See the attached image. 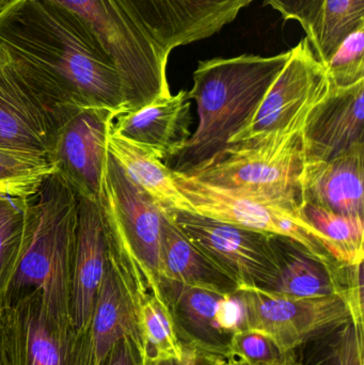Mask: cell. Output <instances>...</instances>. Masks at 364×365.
Instances as JSON below:
<instances>
[{
    "label": "cell",
    "instance_id": "16",
    "mask_svg": "<svg viewBox=\"0 0 364 365\" xmlns=\"http://www.w3.org/2000/svg\"><path fill=\"white\" fill-rule=\"evenodd\" d=\"M364 81L331 87L303 128L306 162H327L364 143Z\"/></svg>",
    "mask_w": 364,
    "mask_h": 365
},
{
    "label": "cell",
    "instance_id": "39",
    "mask_svg": "<svg viewBox=\"0 0 364 365\" xmlns=\"http://www.w3.org/2000/svg\"><path fill=\"white\" fill-rule=\"evenodd\" d=\"M14 1V0H0V11L4 10L6 6H8L11 2Z\"/></svg>",
    "mask_w": 364,
    "mask_h": 365
},
{
    "label": "cell",
    "instance_id": "2",
    "mask_svg": "<svg viewBox=\"0 0 364 365\" xmlns=\"http://www.w3.org/2000/svg\"><path fill=\"white\" fill-rule=\"evenodd\" d=\"M291 53L290 49L271 57L241 55L199 62L188 91L197 103L198 128L165 165L189 175L222 153L249 125Z\"/></svg>",
    "mask_w": 364,
    "mask_h": 365
},
{
    "label": "cell",
    "instance_id": "34",
    "mask_svg": "<svg viewBox=\"0 0 364 365\" xmlns=\"http://www.w3.org/2000/svg\"><path fill=\"white\" fill-rule=\"evenodd\" d=\"M363 327L350 322L342 332L341 364L363 365Z\"/></svg>",
    "mask_w": 364,
    "mask_h": 365
},
{
    "label": "cell",
    "instance_id": "33",
    "mask_svg": "<svg viewBox=\"0 0 364 365\" xmlns=\"http://www.w3.org/2000/svg\"><path fill=\"white\" fill-rule=\"evenodd\" d=\"M98 365H147L140 345L132 336L119 339Z\"/></svg>",
    "mask_w": 364,
    "mask_h": 365
},
{
    "label": "cell",
    "instance_id": "3",
    "mask_svg": "<svg viewBox=\"0 0 364 365\" xmlns=\"http://www.w3.org/2000/svg\"><path fill=\"white\" fill-rule=\"evenodd\" d=\"M23 248L0 308L28 294L40 293L49 317L66 329L71 319V264L77 216V193L51 171L26 195Z\"/></svg>",
    "mask_w": 364,
    "mask_h": 365
},
{
    "label": "cell",
    "instance_id": "13",
    "mask_svg": "<svg viewBox=\"0 0 364 365\" xmlns=\"http://www.w3.org/2000/svg\"><path fill=\"white\" fill-rule=\"evenodd\" d=\"M141 31L167 55L232 23L252 0H119Z\"/></svg>",
    "mask_w": 364,
    "mask_h": 365
},
{
    "label": "cell",
    "instance_id": "18",
    "mask_svg": "<svg viewBox=\"0 0 364 365\" xmlns=\"http://www.w3.org/2000/svg\"><path fill=\"white\" fill-rule=\"evenodd\" d=\"M188 91L158 98L136 110L121 113L111 133L168 162L192 136V103Z\"/></svg>",
    "mask_w": 364,
    "mask_h": 365
},
{
    "label": "cell",
    "instance_id": "6",
    "mask_svg": "<svg viewBox=\"0 0 364 365\" xmlns=\"http://www.w3.org/2000/svg\"><path fill=\"white\" fill-rule=\"evenodd\" d=\"M177 187L197 214L296 240L320 259L333 261L324 240L301 215V204L266 193L226 188L175 173ZM336 261V259H335Z\"/></svg>",
    "mask_w": 364,
    "mask_h": 365
},
{
    "label": "cell",
    "instance_id": "7",
    "mask_svg": "<svg viewBox=\"0 0 364 365\" xmlns=\"http://www.w3.org/2000/svg\"><path fill=\"white\" fill-rule=\"evenodd\" d=\"M100 205L111 244L158 293L164 215L109 153Z\"/></svg>",
    "mask_w": 364,
    "mask_h": 365
},
{
    "label": "cell",
    "instance_id": "17",
    "mask_svg": "<svg viewBox=\"0 0 364 365\" xmlns=\"http://www.w3.org/2000/svg\"><path fill=\"white\" fill-rule=\"evenodd\" d=\"M157 291L168 308L183 349L217 357H231L233 334L218 323L224 296L217 292L160 278Z\"/></svg>",
    "mask_w": 364,
    "mask_h": 365
},
{
    "label": "cell",
    "instance_id": "21",
    "mask_svg": "<svg viewBox=\"0 0 364 365\" xmlns=\"http://www.w3.org/2000/svg\"><path fill=\"white\" fill-rule=\"evenodd\" d=\"M49 138L44 107L10 63L0 66V149L47 158Z\"/></svg>",
    "mask_w": 364,
    "mask_h": 365
},
{
    "label": "cell",
    "instance_id": "19",
    "mask_svg": "<svg viewBox=\"0 0 364 365\" xmlns=\"http://www.w3.org/2000/svg\"><path fill=\"white\" fill-rule=\"evenodd\" d=\"M364 143L327 162H306L301 203L338 214L363 217Z\"/></svg>",
    "mask_w": 364,
    "mask_h": 365
},
{
    "label": "cell",
    "instance_id": "14",
    "mask_svg": "<svg viewBox=\"0 0 364 365\" xmlns=\"http://www.w3.org/2000/svg\"><path fill=\"white\" fill-rule=\"evenodd\" d=\"M6 365H76L77 334L49 317L40 293L0 308Z\"/></svg>",
    "mask_w": 364,
    "mask_h": 365
},
{
    "label": "cell",
    "instance_id": "29",
    "mask_svg": "<svg viewBox=\"0 0 364 365\" xmlns=\"http://www.w3.org/2000/svg\"><path fill=\"white\" fill-rule=\"evenodd\" d=\"M324 66L331 87H350L364 81V25L341 43Z\"/></svg>",
    "mask_w": 364,
    "mask_h": 365
},
{
    "label": "cell",
    "instance_id": "5",
    "mask_svg": "<svg viewBox=\"0 0 364 365\" xmlns=\"http://www.w3.org/2000/svg\"><path fill=\"white\" fill-rule=\"evenodd\" d=\"M303 125L231 143L212 162L186 175L215 186L266 193L301 204Z\"/></svg>",
    "mask_w": 364,
    "mask_h": 365
},
{
    "label": "cell",
    "instance_id": "12",
    "mask_svg": "<svg viewBox=\"0 0 364 365\" xmlns=\"http://www.w3.org/2000/svg\"><path fill=\"white\" fill-rule=\"evenodd\" d=\"M291 51L254 119L229 145L305 123L312 108L328 93L326 68L316 59L309 40L303 38Z\"/></svg>",
    "mask_w": 364,
    "mask_h": 365
},
{
    "label": "cell",
    "instance_id": "20",
    "mask_svg": "<svg viewBox=\"0 0 364 365\" xmlns=\"http://www.w3.org/2000/svg\"><path fill=\"white\" fill-rule=\"evenodd\" d=\"M273 245L279 272L267 292L295 298L340 296L345 299L350 265L320 259L286 236L274 234Z\"/></svg>",
    "mask_w": 364,
    "mask_h": 365
},
{
    "label": "cell",
    "instance_id": "31",
    "mask_svg": "<svg viewBox=\"0 0 364 365\" xmlns=\"http://www.w3.org/2000/svg\"><path fill=\"white\" fill-rule=\"evenodd\" d=\"M345 325L333 328L288 351V365H342V332Z\"/></svg>",
    "mask_w": 364,
    "mask_h": 365
},
{
    "label": "cell",
    "instance_id": "10",
    "mask_svg": "<svg viewBox=\"0 0 364 365\" xmlns=\"http://www.w3.org/2000/svg\"><path fill=\"white\" fill-rule=\"evenodd\" d=\"M117 113L109 109H79L51 133L47 158L75 192L100 204L106 170L107 141Z\"/></svg>",
    "mask_w": 364,
    "mask_h": 365
},
{
    "label": "cell",
    "instance_id": "38",
    "mask_svg": "<svg viewBox=\"0 0 364 365\" xmlns=\"http://www.w3.org/2000/svg\"><path fill=\"white\" fill-rule=\"evenodd\" d=\"M228 365H248L247 364H245V362L241 361V360L237 359L236 357H234L233 356L232 358H231L230 361H229Z\"/></svg>",
    "mask_w": 364,
    "mask_h": 365
},
{
    "label": "cell",
    "instance_id": "1",
    "mask_svg": "<svg viewBox=\"0 0 364 365\" xmlns=\"http://www.w3.org/2000/svg\"><path fill=\"white\" fill-rule=\"evenodd\" d=\"M0 46L44 107L51 133L90 107L124 113L121 79L87 26L49 0H14L0 11Z\"/></svg>",
    "mask_w": 364,
    "mask_h": 365
},
{
    "label": "cell",
    "instance_id": "23",
    "mask_svg": "<svg viewBox=\"0 0 364 365\" xmlns=\"http://www.w3.org/2000/svg\"><path fill=\"white\" fill-rule=\"evenodd\" d=\"M160 278L170 279L190 287L231 295L239 284L218 267L175 225L162 217L160 238Z\"/></svg>",
    "mask_w": 364,
    "mask_h": 365
},
{
    "label": "cell",
    "instance_id": "36",
    "mask_svg": "<svg viewBox=\"0 0 364 365\" xmlns=\"http://www.w3.org/2000/svg\"><path fill=\"white\" fill-rule=\"evenodd\" d=\"M9 63L8 56H6V51L4 49L0 46V66H6V64Z\"/></svg>",
    "mask_w": 364,
    "mask_h": 365
},
{
    "label": "cell",
    "instance_id": "15",
    "mask_svg": "<svg viewBox=\"0 0 364 365\" xmlns=\"http://www.w3.org/2000/svg\"><path fill=\"white\" fill-rule=\"evenodd\" d=\"M71 264V319L77 336L87 334L106 268L108 233L100 204L77 195Z\"/></svg>",
    "mask_w": 364,
    "mask_h": 365
},
{
    "label": "cell",
    "instance_id": "37",
    "mask_svg": "<svg viewBox=\"0 0 364 365\" xmlns=\"http://www.w3.org/2000/svg\"><path fill=\"white\" fill-rule=\"evenodd\" d=\"M0 365H6V364H4V346H2L1 323H0Z\"/></svg>",
    "mask_w": 364,
    "mask_h": 365
},
{
    "label": "cell",
    "instance_id": "26",
    "mask_svg": "<svg viewBox=\"0 0 364 365\" xmlns=\"http://www.w3.org/2000/svg\"><path fill=\"white\" fill-rule=\"evenodd\" d=\"M364 25V0H325L309 36L316 59L325 66L341 43Z\"/></svg>",
    "mask_w": 364,
    "mask_h": 365
},
{
    "label": "cell",
    "instance_id": "22",
    "mask_svg": "<svg viewBox=\"0 0 364 365\" xmlns=\"http://www.w3.org/2000/svg\"><path fill=\"white\" fill-rule=\"evenodd\" d=\"M107 150L128 179L154 202L167 219L173 220L177 212H196L177 187L172 170L162 160L111 132Z\"/></svg>",
    "mask_w": 364,
    "mask_h": 365
},
{
    "label": "cell",
    "instance_id": "40",
    "mask_svg": "<svg viewBox=\"0 0 364 365\" xmlns=\"http://www.w3.org/2000/svg\"><path fill=\"white\" fill-rule=\"evenodd\" d=\"M284 365H288V360H286V364H284Z\"/></svg>",
    "mask_w": 364,
    "mask_h": 365
},
{
    "label": "cell",
    "instance_id": "4",
    "mask_svg": "<svg viewBox=\"0 0 364 365\" xmlns=\"http://www.w3.org/2000/svg\"><path fill=\"white\" fill-rule=\"evenodd\" d=\"M49 1L74 13L110 58L123 88L124 113L172 94L167 77L169 55L141 31L119 0Z\"/></svg>",
    "mask_w": 364,
    "mask_h": 365
},
{
    "label": "cell",
    "instance_id": "27",
    "mask_svg": "<svg viewBox=\"0 0 364 365\" xmlns=\"http://www.w3.org/2000/svg\"><path fill=\"white\" fill-rule=\"evenodd\" d=\"M25 227V197L0 192V304L19 263Z\"/></svg>",
    "mask_w": 364,
    "mask_h": 365
},
{
    "label": "cell",
    "instance_id": "28",
    "mask_svg": "<svg viewBox=\"0 0 364 365\" xmlns=\"http://www.w3.org/2000/svg\"><path fill=\"white\" fill-rule=\"evenodd\" d=\"M51 171L45 156L0 149V192L26 197Z\"/></svg>",
    "mask_w": 364,
    "mask_h": 365
},
{
    "label": "cell",
    "instance_id": "11",
    "mask_svg": "<svg viewBox=\"0 0 364 365\" xmlns=\"http://www.w3.org/2000/svg\"><path fill=\"white\" fill-rule=\"evenodd\" d=\"M108 242L106 268L91 324L87 334L81 336L83 365L100 364L123 336H132L142 349L139 307L142 296L151 289L140 272L117 252L109 236Z\"/></svg>",
    "mask_w": 364,
    "mask_h": 365
},
{
    "label": "cell",
    "instance_id": "30",
    "mask_svg": "<svg viewBox=\"0 0 364 365\" xmlns=\"http://www.w3.org/2000/svg\"><path fill=\"white\" fill-rule=\"evenodd\" d=\"M230 351L231 356L248 365H284L288 360V353L271 336L251 328L233 334Z\"/></svg>",
    "mask_w": 364,
    "mask_h": 365
},
{
    "label": "cell",
    "instance_id": "35",
    "mask_svg": "<svg viewBox=\"0 0 364 365\" xmlns=\"http://www.w3.org/2000/svg\"><path fill=\"white\" fill-rule=\"evenodd\" d=\"M231 357H217L204 355L192 349H184V356L181 360L171 359L154 362L150 365H228Z\"/></svg>",
    "mask_w": 364,
    "mask_h": 365
},
{
    "label": "cell",
    "instance_id": "9",
    "mask_svg": "<svg viewBox=\"0 0 364 365\" xmlns=\"http://www.w3.org/2000/svg\"><path fill=\"white\" fill-rule=\"evenodd\" d=\"M237 295L246 313V327L269 334L284 353L333 328L354 322L340 296L295 298L256 287H241Z\"/></svg>",
    "mask_w": 364,
    "mask_h": 365
},
{
    "label": "cell",
    "instance_id": "25",
    "mask_svg": "<svg viewBox=\"0 0 364 365\" xmlns=\"http://www.w3.org/2000/svg\"><path fill=\"white\" fill-rule=\"evenodd\" d=\"M139 326L147 365L183 358V346L177 338L168 308L160 294L147 291L141 298Z\"/></svg>",
    "mask_w": 364,
    "mask_h": 365
},
{
    "label": "cell",
    "instance_id": "32",
    "mask_svg": "<svg viewBox=\"0 0 364 365\" xmlns=\"http://www.w3.org/2000/svg\"><path fill=\"white\" fill-rule=\"evenodd\" d=\"M325 0H264L286 21H297L307 36L318 21Z\"/></svg>",
    "mask_w": 364,
    "mask_h": 365
},
{
    "label": "cell",
    "instance_id": "24",
    "mask_svg": "<svg viewBox=\"0 0 364 365\" xmlns=\"http://www.w3.org/2000/svg\"><path fill=\"white\" fill-rule=\"evenodd\" d=\"M301 210L305 220L322 235L333 259L348 265L363 262V217L338 214L311 203H301Z\"/></svg>",
    "mask_w": 364,
    "mask_h": 365
},
{
    "label": "cell",
    "instance_id": "8",
    "mask_svg": "<svg viewBox=\"0 0 364 365\" xmlns=\"http://www.w3.org/2000/svg\"><path fill=\"white\" fill-rule=\"evenodd\" d=\"M175 225L241 287L267 291L277 279L279 263L274 234L216 220L197 212H177Z\"/></svg>",
    "mask_w": 364,
    "mask_h": 365
}]
</instances>
